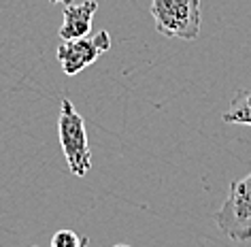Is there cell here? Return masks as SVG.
<instances>
[{
  "label": "cell",
  "mask_w": 251,
  "mask_h": 247,
  "mask_svg": "<svg viewBox=\"0 0 251 247\" xmlns=\"http://www.w3.org/2000/svg\"><path fill=\"white\" fill-rule=\"evenodd\" d=\"M155 30L168 39L196 41L200 36V0H151Z\"/></svg>",
  "instance_id": "1"
},
{
  "label": "cell",
  "mask_w": 251,
  "mask_h": 247,
  "mask_svg": "<svg viewBox=\"0 0 251 247\" xmlns=\"http://www.w3.org/2000/svg\"><path fill=\"white\" fill-rule=\"evenodd\" d=\"M58 132H60L62 151H64L71 173L75 177H85L92 168V151H90V143H87L85 122L79 115V111L75 109L71 98H62Z\"/></svg>",
  "instance_id": "2"
},
{
  "label": "cell",
  "mask_w": 251,
  "mask_h": 247,
  "mask_svg": "<svg viewBox=\"0 0 251 247\" xmlns=\"http://www.w3.org/2000/svg\"><path fill=\"white\" fill-rule=\"evenodd\" d=\"M215 224L232 241H251V173L230 183Z\"/></svg>",
  "instance_id": "3"
},
{
  "label": "cell",
  "mask_w": 251,
  "mask_h": 247,
  "mask_svg": "<svg viewBox=\"0 0 251 247\" xmlns=\"http://www.w3.org/2000/svg\"><path fill=\"white\" fill-rule=\"evenodd\" d=\"M111 49V36L106 30H100L96 34H87L81 39H71V41H62L58 45V60L62 64L68 77L81 73L83 68L94 64L104 52Z\"/></svg>",
  "instance_id": "4"
},
{
  "label": "cell",
  "mask_w": 251,
  "mask_h": 247,
  "mask_svg": "<svg viewBox=\"0 0 251 247\" xmlns=\"http://www.w3.org/2000/svg\"><path fill=\"white\" fill-rule=\"evenodd\" d=\"M98 11L96 0H85L81 4H64V20L58 30L60 41L81 39L92 32V20Z\"/></svg>",
  "instance_id": "5"
},
{
  "label": "cell",
  "mask_w": 251,
  "mask_h": 247,
  "mask_svg": "<svg viewBox=\"0 0 251 247\" xmlns=\"http://www.w3.org/2000/svg\"><path fill=\"white\" fill-rule=\"evenodd\" d=\"M224 122L251 126V87H241L234 92L230 109L224 113Z\"/></svg>",
  "instance_id": "6"
},
{
  "label": "cell",
  "mask_w": 251,
  "mask_h": 247,
  "mask_svg": "<svg viewBox=\"0 0 251 247\" xmlns=\"http://www.w3.org/2000/svg\"><path fill=\"white\" fill-rule=\"evenodd\" d=\"M53 247H79V245H87V239L75 234L73 230H58L51 239Z\"/></svg>",
  "instance_id": "7"
},
{
  "label": "cell",
  "mask_w": 251,
  "mask_h": 247,
  "mask_svg": "<svg viewBox=\"0 0 251 247\" xmlns=\"http://www.w3.org/2000/svg\"><path fill=\"white\" fill-rule=\"evenodd\" d=\"M51 2H53V4H71L73 0H51Z\"/></svg>",
  "instance_id": "8"
}]
</instances>
